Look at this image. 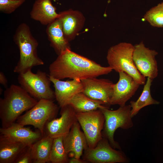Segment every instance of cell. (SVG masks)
<instances>
[{
    "mask_svg": "<svg viewBox=\"0 0 163 163\" xmlns=\"http://www.w3.org/2000/svg\"><path fill=\"white\" fill-rule=\"evenodd\" d=\"M85 57L66 49L49 67V76L59 80L66 78L82 80L107 75L113 71Z\"/></svg>",
    "mask_w": 163,
    "mask_h": 163,
    "instance_id": "1",
    "label": "cell"
},
{
    "mask_svg": "<svg viewBox=\"0 0 163 163\" xmlns=\"http://www.w3.org/2000/svg\"><path fill=\"white\" fill-rule=\"evenodd\" d=\"M20 85L12 84L4 91L0 99V119L2 127H7L24 111L30 109L37 102Z\"/></svg>",
    "mask_w": 163,
    "mask_h": 163,
    "instance_id": "2",
    "label": "cell"
},
{
    "mask_svg": "<svg viewBox=\"0 0 163 163\" xmlns=\"http://www.w3.org/2000/svg\"><path fill=\"white\" fill-rule=\"evenodd\" d=\"M13 39L20 51V58L14 68V72L18 74L24 73L35 66L44 64L37 55L38 42L32 35L27 24L22 23L18 26Z\"/></svg>",
    "mask_w": 163,
    "mask_h": 163,
    "instance_id": "3",
    "label": "cell"
},
{
    "mask_svg": "<svg viewBox=\"0 0 163 163\" xmlns=\"http://www.w3.org/2000/svg\"><path fill=\"white\" fill-rule=\"evenodd\" d=\"M134 45L122 42L113 46L108 50L106 59L109 66L119 73L125 72L132 76L140 85H144L146 78L136 68L133 56Z\"/></svg>",
    "mask_w": 163,
    "mask_h": 163,
    "instance_id": "4",
    "label": "cell"
},
{
    "mask_svg": "<svg viewBox=\"0 0 163 163\" xmlns=\"http://www.w3.org/2000/svg\"><path fill=\"white\" fill-rule=\"evenodd\" d=\"M99 109L105 117L104 128L102 132L103 137L108 140L112 147L120 150L119 144L114 139V133L119 128L127 129L133 126L130 104L120 106L115 110H110L106 106Z\"/></svg>",
    "mask_w": 163,
    "mask_h": 163,
    "instance_id": "5",
    "label": "cell"
},
{
    "mask_svg": "<svg viewBox=\"0 0 163 163\" xmlns=\"http://www.w3.org/2000/svg\"><path fill=\"white\" fill-rule=\"evenodd\" d=\"M59 110V107L53 100L41 99L25 113L19 117L16 122L23 126H33L43 135L46 124L56 118Z\"/></svg>",
    "mask_w": 163,
    "mask_h": 163,
    "instance_id": "6",
    "label": "cell"
},
{
    "mask_svg": "<svg viewBox=\"0 0 163 163\" xmlns=\"http://www.w3.org/2000/svg\"><path fill=\"white\" fill-rule=\"evenodd\" d=\"M18 80L20 86L36 99L53 101L55 98L49 76L45 72L39 70L35 73L29 70L19 74Z\"/></svg>",
    "mask_w": 163,
    "mask_h": 163,
    "instance_id": "7",
    "label": "cell"
},
{
    "mask_svg": "<svg viewBox=\"0 0 163 163\" xmlns=\"http://www.w3.org/2000/svg\"><path fill=\"white\" fill-rule=\"evenodd\" d=\"M76 117L86 138L88 148L95 147L103 138L105 117L99 109L76 112Z\"/></svg>",
    "mask_w": 163,
    "mask_h": 163,
    "instance_id": "8",
    "label": "cell"
},
{
    "mask_svg": "<svg viewBox=\"0 0 163 163\" xmlns=\"http://www.w3.org/2000/svg\"><path fill=\"white\" fill-rule=\"evenodd\" d=\"M84 152L83 159L88 163H126L129 161L123 152L115 150L108 140L104 137L95 147L88 148Z\"/></svg>",
    "mask_w": 163,
    "mask_h": 163,
    "instance_id": "9",
    "label": "cell"
},
{
    "mask_svg": "<svg viewBox=\"0 0 163 163\" xmlns=\"http://www.w3.org/2000/svg\"><path fill=\"white\" fill-rule=\"evenodd\" d=\"M158 53L146 47L143 41L134 45L133 58L134 63L144 77L153 80L158 75L156 56Z\"/></svg>",
    "mask_w": 163,
    "mask_h": 163,
    "instance_id": "10",
    "label": "cell"
},
{
    "mask_svg": "<svg viewBox=\"0 0 163 163\" xmlns=\"http://www.w3.org/2000/svg\"><path fill=\"white\" fill-rule=\"evenodd\" d=\"M61 108L60 117L46 124L43 135L53 139L63 137L69 133L73 124L77 121L76 112L70 105L66 104Z\"/></svg>",
    "mask_w": 163,
    "mask_h": 163,
    "instance_id": "11",
    "label": "cell"
},
{
    "mask_svg": "<svg viewBox=\"0 0 163 163\" xmlns=\"http://www.w3.org/2000/svg\"><path fill=\"white\" fill-rule=\"evenodd\" d=\"M81 81L83 86L82 93L91 99L103 102L108 107L110 105L114 84L113 82L108 79L97 77Z\"/></svg>",
    "mask_w": 163,
    "mask_h": 163,
    "instance_id": "12",
    "label": "cell"
},
{
    "mask_svg": "<svg viewBox=\"0 0 163 163\" xmlns=\"http://www.w3.org/2000/svg\"><path fill=\"white\" fill-rule=\"evenodd\" d=\"M119 74V80L113 85L110 104L122 106L134 95L140 85L126 73L121 72Z\"/></svg>",
    "mask_w": 163,
    "mask_h": 163,
    "instance_id": "13",
    "label": "cell"
},
{
    "mask_svg": "<svg viewBox=\"0 0 163 163\" xmlns=\"http://www.w3.org/2000/svg\"><path fill=\"white\" fill-rule=\"evenodd\" d=\"M81 126L77 121L72 126L69 133L63 137L66 152L72 157L80 158L84 151L88 148L87 142Z\"/></svg>",
    "mask_w": 163,
    "mask_h": 163,
    "instance_id": "14",
    "label": "cell"
},
{
    "mask_svg": "<svg viewBox=\"0 0 163 163\" xmlns=\"http://www.w3.org/2000/svg\"><path fill=\"white\" fill-rule=\"evenodd\" d=\"M0 135L7 139L27 146L31 145L43 136L39 130L33 131L17 122L7 127H2L0 128Z\"/></svg>",
    "mask_w": 163,
    "mask_h": 163,
    "instance_id": "15",
    "label": "cell"
},
{
    "mask_svg": "<svg viewBox=\"0 0 163 163\" xmlns=\"http://www.w3.org/2000/svg\"><path fill=\"white\" fill-rule=\"evenodd\" d=\"M49 77L53 85L55 99L60 107L67 104L75 95L83 91V86L81 80L63 81Z\"/></svg>",
    "mask_w": 163,
    "mask_h": 163,
    "instance_id": "16",
    "label": "cell"
},
{
    "mask_svg": "<svg viewBox=\"0 0 163 163\" xmlns=\"http://www.w3.org/2000/svg\"><path fill=\"white\" fill-rule=\"evenodd\" d=\"M59 18L65 38L69 42L73 40L83 27L85 18L80 11L71 9L59 13Z\"/></svg>",
    "mask_w": 163,
    "mask_h": 163,
    "instance_id": "17",
    "label": "cell"
},
{
    "mask_svg": "<svg viewBox=\"0 0 163 163\" xmlns=\"http://www.w3.org/2000/svg\"><path fill=\"white\" fill-rule=\"evenodd\" d=\"M52 0H36L30 13L31 18L42 24L48 25L58 18L59 13L52 3Z\"/></svg>",
    "mask_w": 163,
    "mask_h": 163,
    "instance_id": "18",
    "label": "cell"
},
{
    "mask_svg": "<svg viewBox=\"0 0 163 163\" xmlns=\"http://www.w3.org/2000/svg\"><path fill=\"white\" fill-rule=\"evenodd\" d=\"M46 31L50 45L58 55L66 49H71L69 42L64 37L59 18L47 25Z\"/></svg>",
    "mask_w": 163,
    "mask_h": 163,
    "instance_id": "19",
    "label": "cell"
},
{
    "mask_svg": "<svg viewBox=\"0 0 163 163\" xmlns=\"http://www.w3.org/2000/svg\"><path fill=\"white\" fill-rule=\"evenodd\" d=\"M27 145L0 136V163H14Z\"/></svg>",
    "mask_w": 163,
    "mask_h": 163,
    "instance_id": "20",
    "label": "cell"
},
{
    "mask_svg": "<svg viewBox=\"0 0 163 163\" xmlns=\"http://www.w3.org/2000/svg\"><path fill=\"white\" fill-rule=\"evenodd\" d=\"M53 138L43 135L30 145L33 163L50 162V157Z\"/></svg>",
    "mask_w": 163,
    "mask_h": 163,
    "instance_id": "21",
    "label": "cell"
},
{
    "mask_svg": "<svg viewBox=\"0 0 163 163\" xmlns=\"http://www.w3.org/2000/svg\"><path fill=\"white\" fill-rule=\"evenodd\" d=\"M67 104L70 105L76 112H83L96 110L105 106L103 101L91 99L82 92L73 96Z\"/></svg>",
    "mask_w": 163,
    "mask_h": 163,
    "instance_id": "22",
    "label": "cell"
},
{
    "mask_svg": "<svg viewBox=\"0 0 163 163\" xmlns=\"http://www.w3.org/2000/svg\"><path fill=\"white\" fill-rule=\"evenodd\" d=\"M153 80L149 78H147V80L144 84L140 96L136 101L130 102L131 108V115L132 118L143 107L149 105L160 104V102L153 98L151 95V87Z\"/></svg>",
    "mask_w": 163,
    "mask_h": 163,
    "instance_id": "23",
    "label": "cell"
},
{
    "mask_svg": "<svg viewBox=\"0 0 163 163\" xmlns=\"http://www.w3.org/2000/svg\"><path fill=\"white\" fill-rule=\"evenodd\" d=\"M68 155L64 145L63 137L53 139L50 155V162L69 163Z\"/></svg>",
    "mask_w": 163,
    "mask_h": 163,
    "instance_id": "24",
    "label": "cell"
},
{
    "mask_svg": "<svg viewBox=\"0 0 163 163\" xmlns=\"http://www.w3.org/2000/svg\"><path fill=\"white\" fill-rule=\"evenodd\" d=\"M143 19L153 27L163 28V2L148 10L144 15Z\"/></svg>",
    "mask_w": 163,
    "mask_h": 163,
    "instance_id": "25",
    "label": "cell"
},
{
    "mask_svg": "<svg viewBox=\"0 0 163 163\" xmlns=\"http://www.w3.org/2000/svg\"><path fill=\"white\" fill-rule=\"evenodd\" d=\"M26 0H0V11L6 14L14 11Z\"/></svg>",
    "mask_w": 163,
    "mask_h": 163,
    "instance_id": "26",
    "label": "cell"
},
{
    "mask_svg": "<svg viewBox=\"0 0 163 163\" xmlns=\"http://www.w3.org/2000/svg\"><path fill=\"white\" fill-rule=\"evenodd\" d=\"M33 163L30 145L27 146L22 151L14 163Z\"/></svg>",
    "mask_w": 163,
    "mask_h": 163,
    "instance_id": "27",
    "label": "cell"
},
{
    "mask_svg": "<svg viewBox=\"0 0 163 163\" xmlns=\"http://www.w3.org/2000/svg\"><path fill=\"white\" fill-rule=\"evenodd\" d=\"M0 83L1 84L7 88L8 80L5 74L2 72H0Z\"/></svg>",
    "mask_w": 163,
    "mask_h": 163,
    "instance_id": "28",
    "label": "cell"
},
{
    "mask_svg": "<svg viewBox=\"0 0 163 163\" xmlns=\"http://www.w3.org/2000/svg\"><path fill=\"white\" fill-rule=\"evenodd\" d=\"M69 163H87L85 160L81 159L80 158H77L74 157H72L69 159Z\"/></svg>",
    "mask_w": 163,
    "mask_h": 163,
    "instance_id": "29",
    "label": "cell"
},
{
    "mask_svg": "<svg viewBox=\"0 0 163 163\" xmlns=\"http://www.w3.org/2000/svg\"><path fill=\"white\" fill-rule=\"evenodd\" d=\"M0 94H2V88H0Z\"/></svg>",
    "mask_w": 163,
    "mask_h": 163,
    "instance_id": "30",
    "label": "cell"
}]
</instances>
